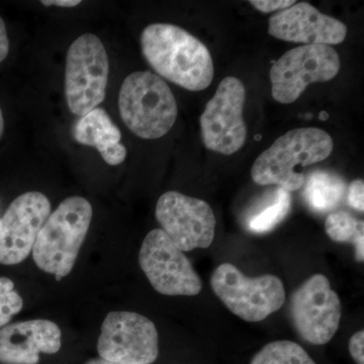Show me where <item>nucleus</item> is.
I'll use <instances>...</instances> for the list:
<instances>
[{
  "label": "nucleus",
  "instance_id": "f257e3e1",
  "mask_svg": "<svg viewBox=\"0 0 364 364\" xmlns=\"http://www.w3.org/2000/svg\"><path fill=\"white\" fill-rule=\"evenodd\" d=\"M141 48L160 76L191 91L208 88L214 63L208 48L193 35L170 23H153L141 35Z\"/></svg>",
  "mask_w": 364,
  "mask_h": 364
},
{
  "label": "nucleus",
  "instance_id": "f03ea898",
  "mask_svg": "<svg viewBox=\"0 0 364 364\" xmlns=\"http://www.w3.org/2000/svg\"><path fill=\"white\" fill-rule=\"evenodd\" d=\"M334 142L327 132L299 128L279 136L254 162L251 177L258 186L299 191L305 183L303 169L331 155Z\"/></svg>",
  "mask_w": 364,
  "mask_h": 364
},
{
  "label": "nucleus",
  "instance_id": "7ed1b4c3",
  "mask_svg": "<svg viewBox=\"0 0 364 364\" xmlns=\"http://www.w3.org/2000/svg\"><path fill=\"white\" fill-rule=\"evenodd\" d=\"M92 220V207L81 196H70L50 214L33 247V258L43 272L57 280L73 269Z\"/></svg>",
  "mask_w": 364,
  "mask_h": 364
},
{
  "label": "nucleus",
  "instance_id": "20e7f679",
  "mask_svg": "<svg viewBox=\"0 0 364 364\" xmlns=\"http://www.w3.org/2000/svg\"><path fill=\"white\" fill-rule=\"evenodd\" d=\"M119 109L126 126L136 136L155 140L166 135L178 114L176 97L161 77L138 71L124 79Z\"/></svg>",
  "mask_w": 364,
  "mask_h": 364
},
{
  "label": "nucleus",
  "instance_id": "39448f33",
  "mask_svg": "<svg viewBox=\"0 0 364 364\" xmlns=\"http://www.w3.org/2000/svg\"><path fill=\"white\" fill-rule=\"evenodd\" d=\"M109 73V57L100 38L85 33L72 43L65 68V95L72 114L85 116L104 102Z\"/></svg>",
  "mask_w": 364,
  "mask_h": 364
},
{
  "label": "nucleus",
  "instance_id": "423d86ee",
  "mask_svg": "<svg viewBox=\"0 0 364 364\" xmlns=\"http://www.w3.org/2000/svg\"><path fill=\"white\" fill-rule=\"evenodd\" d=\"M210 284L224 305L247 322L265 320L286 301V289L279 277L272 274L245 277L231 263L217 267Z\"/></svg>",
  "mask_w": 364,
  "mask_h": 364
},
{
  "label": "nucleus",
  "instance_id": "0eeeda50",
  "mask_svg": "<svg viewBox=\"0 0 364 364\" xmlns=\"http://www.w3.org/2000/svg\"><path fill=\"white\" fill-rule=\"evenodd\" d=\"M340 70L338 53L326 45H304L284 53L270 69L272 97L293 104L311 83L327 82Z\"/></svg>",
  "mask_w": 364,
  "mask_h": 364
},
{
  "label": "nucleus",
  "instance_id": "6e6552de",
  "mask_svg": "<svg viewBox=\"0 0 364 364\" xmlns=\"http://www.w3.org/2000/svg\"><path fill=\"white\" fill-rule=\"evenodd\" d=\"M139 263L159 294L193 296L202 291V280L191 261L161 229L152 230L144 239Z\"/></svg>",
  "mask_w": 364,
  "mask_h": 364
},
{
  "label": "nucleus",
  "instance_id": "1a4fd4ad",
  "mask_svg": "<svg viewBox=\"0 0 364 364\" xmlns=\"http://www.w3.org/2000/svg\"><path fill=\"white\" fill-rule=\"evenodd\" d=\"M245 86L238 78L223 79L200 117L203 144L208 150L232 155L243 147L247 128L243 117Z\"/></svg>",
  "mask_w": 364,
  "mask_h": 364
},
{
  "label": "nucleus",
  "instance_id": "9d476101",
  "mask_svg": "<svg viewBox=\"0 0 364 364\" xmlns=\"http://www.w3.org/2000/svg\"><path fill=\"white\" fill-rule=\"evenodd\" d=\"M289 310L299 336L314 345L331 341L341 321V301L323 274L313 275L294 291Z\"/></svg>",
  "mask_w": 364,
  "mask_h": 364
},
{
  "label": "nucleus",
  "instance_id": "9b49d317",
  "mask_svg": "<svg viewBox=\"0 0 364 364\" xmlns=\"http://www.w3.org/2000/svg\"><path fill=\"white\" fill-rule=\"evenodd\" d=\"M97 351L112 363H153L159 354L156 326L138 313H109L102 325Z\"/></svg>",
  "mask_w": 364,
  "mask_h": 364
},
{
  "label": "nucleus",
  "instance_id": "f8f14e48",
  "mask_svg": "<svg viewBox=\"0 0 364 364\" xmlns=\"http://www.w3.org/2000/svg\"><path fill=\"white\" fill-rule=\"evenodd\" d=\"M155 214L162 231L182 252L212 245L215 218L205 200L167 191L158 200Z\"/></svg>",
  "mask_w": 364,
  "mask_h": 364
},
{
  "label": "nucleus",
  "instance_id": "ddd939ff",
  "mask_svg": "<svg viewBox=\"0 0 364 364\" xmlns=\"http://www.w3.org/2000/svg\"><path fill=\"white\" fill-rule=\"evenodd\" d=\"M51 214V203L39 191L23 193L0 218V264L23 262L33 251L36 239Z\"/></svg>",
  "mask_w": 364,
  "mask_h": 364
},
{
  "label": "nucleus",
  "instance_id": "4468645a",
  "mask_svg": "<svg viewBox=\"0 0 364 364\" xmlns=\"http://www.w3.org/2000/svg\"><path fill=\"white\" fill-rule=\"evenodd\" d=\"M268 33L275 39L305 45H337L346 38L342 21L318 11L308 2H299L273 14Z\"/></svg>",
  "mask_w": 364,
  "mask_h": 364
},
{
  "label": "nucleus",
  "instance_id": "2eb2a0df",
  "mask_svg": "<svg viewBox=\"0 0 364 364\" xmlns=\"http://www.w3.org/2000/svg\"><path fill=\"white\" fill-rule=\"evenodd\" d=\"M61 348V331L49 320L14 323L0 330V363L38 364L40 353Z\"/></svg>",
  "mask_w": 364,
  "mask_h": 364
},
{
  "label": "nucleus",
  "instance_id": "dca6fc26",
  "mask_svg": "<svg viewBox=\"0 0 364 364\" xmlns=\"http://www.w3.org/2000/svg\"><path fill=\"white\" fill-rule=\"evenodd\" d=\"M73 136L79 144L95 147L112 166L126 159L127 149L121 144V131L102 107L92 109L76 122Z\"/></svg>",
  "mask_w": 364,
  "mask_h": 364
},
{
  "label": "nucleus",
  "instance_id": "f3484780",
  "mask_svg": "<svg viewBox=\"0 0 364 364\" xmlns=\"http://www.w3.org/2000/svg\"><path fill=\"white\" fill-rule=\"evenodd\" d=\"M346 184L341 177L324 170H317L306 182L304 198L316 212H329L343 200Z\"/></svg>",
  "mask_w": 364,
  "mask_h": 364
},
{
  "label": "nucleus",
  "instance_id": "a211bd4d",
  "mask_svg": "<svg viewBox=\"0 0 364 364\" xmlns=\"http://www.w3.org/2000/svg\"><path fill=\"white\" fill-rule=\"evenodd\" d=\"M291 195L282 188L274 189L269 198H264L247 219L249 231L267 233L274 229L289 214Z\"/></svg>",
  "mask_w": 364,
  "mask_h": 364
},
{
  "label": "nucleus",
  "instance_id": "6ab92c4d",
  "mask_svg": "<svg viewBox=\"0 0 364 364\" xmlns=\"http://www.w3.org/2000/svg\"><path fill=\"white\" fill-rule=\"evenodd\" d=\"M326 233L334 242L354 244L355 257L359 262L364 261V224L349 213H332L325 223Z\"/></svg>",
  "mask_w": 364,
  "mask_h": 364
},
{
  "label": "nucleus",
  "instance_id": "aec40b11",
  "mask_svg": "<svg viewBox=\"0 0 364 364\" xmlns=\"http://www.w3.org/2000/svg\"><path fill=\"white\" fill-rule=\"evenodd\" d=\"M250 364H316L305 349L293 341L279 340L265 345Z\"/></svg>",
  "mask_w": 364,
  "mask_h": 364
},
{
  "label": "nucleus",
  "instance_id": "412c9836",
  "mask_svg": "<svg viewBox=\"0 0 364 364\" xmlns=\"http://www.w3.org/2000/svg\"><path fill=\"white\" fill-rule=\"evenodd\" d=\"M23 299L14 291L13 280L0 277V328L9 324L14 315L21 312Z\"/></svg>",
  "mask_w": 364,
  "mask_h": 364
},
{
  "label": "nucleus",
  "instance_id": "4be33fe9",
  "mask_svg": "<svg viewBox=\"0 0 364 364\" xmlns=\"http://www.w3.org/2000/svg\"><path fill=\"white\" fill-rule=\"evenodd\" d=\"M349 205L358 212L363 213L364 210V183L361 179L352 181L348 188L347 196Z\"/></svg>",
  "mask_w": 364,
  "mask_h": 364
},
{
  "label": "nucleus",
  "instance_id": "5701e85b",
  "mask_svg": "<svg viewBox=\"0 0 364 364\" xmlns=\"http://www.w3.org/2000/svg\"><path fill=\"white\" fill-rule=\"evenodd\" d=\"M249 4H252L256 9L261 11V13L269 14L273 11H284V9H289L296 4L294 0H251Z\"/></svg>",
  "mask_w": 364,
  "mask_h": 364
},
{
  "label": "nucleus",
  "instance_id": "b1692460",
  "mask_svg": "<svg viewBox=\"0 0 364 364\" xmlns=\"http://www.w3.org/2000/svg\"><path fill=\"white\" fill-rule=\"evenodd\" d=\"M349 352L358 364H364V331L356 332L349 340Z\"/></svg>",
  "mask_w": 364,
  "mask_h": 364
},
{
  "label": "nucleus",
  "instance_id": "393cba45",
  "mask_svg": "<svg viewBox=\"0 0 364 364\" xmlns=\"http://www.w3.org/2000/svg\"><path fill=\"white\" fill-rule=\"evenodd\" d=\"M9 52V41L7 37L6 26L0 18V63L6 58Z\"/></svg>",
  "mask_w": 364,
  "mask_h": 364
},
{
  "label": "nucleus",
  "instance_id": "a878e982",
  "mask_svg": "<svg viewBox=\"0 0 364 364\" xmlns=\"http://www.w3.org/2000/svg\"><path fill=\"white\" fill-rule=\"evenodd\" d=\"M41 2H42L43 6H56L59 7H74L81 4L80 0H43Z\"/></svg>",
  "mask_w": 364,
  "mask_h": 364
},
{
  "label": "nucleus",
  "instance_id": "bb28decb",
  "mask_svg": "<svg viewBox=\"0 0 364 364\" xmlns=\"http://www.w3.org/2000/svg\"><path fill=\"white\" fill-rule=\"evenodd\" d=\"M85 364H122L117 363H112V361L105 360V359L100 358L91 359V360L88 361Z\"/></svg>",
  "mask_w": 364,
  "mask_h": 364
},
{
  "label": "nucleus",
  "instance_id": "cd10ccee",
  "mask_svg": "<svg viewBox=\"0 0 364 364\" xmlns=\"http://www.w3.org/2000/svg\"><path fill=\"white\" fill-rule=\"evenodd\" d=\"M4 114H2L1 109H0V139H1L2 135H4Z\"/></svg>",
  "mask_w": 364,
  "mask_h": 364
}]
</instances>
